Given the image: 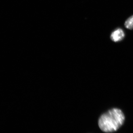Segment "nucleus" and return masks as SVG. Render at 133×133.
<instances>
[{"instance_id":"f257e3e1","label":"nucleus","mask_w":133,"mask_h":133,"mask_svg":"<svg viewBox=\"0 0 133 133\" xmlns=\"http://www.w3.org/2000/svg\"><path fill=\"white\" fill-rule=\"evenodd\" d=\"M124 120V114L120 109H113L103 114L99 118V127L104 132H114L120 128Z\"/></svg>"},{"instance_id":"f03ea898","label":"nucleus","mask_w":133,"mask_h":133,"mask_svg":"<svg viewBox=\"0 0 133 133\" xmlns=\"http://www.w3.org/2000/svg\"><path fill=\"white\" fill-rule=\"evenodd\" d=\"M124 31L120 29H118L114 31L111 35V39L114 42L120 41L124 37Z\"/></svg>"},{"instance_id":"7ed1b4c3","label":"nucleus","mask_w":133,"mask_h":133,"mask_svg":"<svg viewBox=\"0 0 133 133\" xmlns=\"http://www.w3.org/2000/svg\"><path fill=\"white\" fill-rule=\"evenodd\" d=\"M124 25L127 29L130 30L133 29V16L130 17L126 20Z\"/></svg>"}]
</instances>
